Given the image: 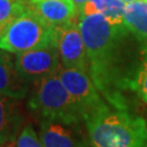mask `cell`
<instances>
[{
    "label": "cell",
    "mask_w": 147,
    "mask_h": 147,
    "mask_svg": "<svg viewBox=\"0 0 147 147\" xmlns=\"http://www.w3.org/2000/svg\"><path fill=\"white\" fill-rule=\"evenodd\" d=\"M92 147H147V122L109 106L84 121Z\"/></svg>",
    "instance_id": "obj_1"
},
{
    "label": "cell",
    "mask_w": 147,
    "mask_h": 147,
    "mask_svg": "<svg viewBox=\"0 0 147 147\" xmlns=\"http://www.w3.org/2000/svg\"><path fill=\"white\" fill-rule=\"evenodd\" d=\"M33 85V93L28 99L31 112L42 119L68 123L84 122L79 105L62 84L58 72L37 81Z\"/></svg>",
    "instance_id": "obj_2"
},
{
    "label": "cell",
    "mask_w": 147,
    "mask_h": 147,
    "mask_svg": "<svg viewBox=\"0 0 147 147\" xmlns=\"http://www.w3.org/2000/svg\"><path fill=\"white\" fill-rule=\"evenodd\" d=\"M53 42H56L55 27L49 25L31 5L0 33V50L16 55Z\"/></svg>",
    "instance_id": "obj_3"
},
{
    "label": "cell",
    "mask_w": 147,
    "mask_h": 147,
    "mask_svg": "<svg viewBox=\"0 0 147 147\" xmlns=\"http://www.w3.org/2000/svg\"><path fill=\"white\" fill-rule=\"evenodd\" d=\"M58 74L64 87L79 105L84 121L110 106L101 97L89 73L76 69L60 68Z\"/></svg>",
    "instance_id": "obj_4"
},
{
    "label": "cell",
    "mask_w": 147,
    "mask_h": 147,
    "mask_svg": "<svg viewBox=\"0 0 147 147\" xmlns=\"http://www.w3.org/2000/svg\"><path fill=\"white\" fill-rule=\"evenodd\" d=\"M60 53L57 42L46 46L16 53V67L18 72L27 83L33 84L39 80L57 73L60 70Z\"/></svg>",
    "instance_id": "obj_5"
},
{
    "label": "cell",
    "mask_w": 147,
    "mask_h": 147,
    "mask_svg": "<svg viewBox=\"0 0 147 147\" xmlns=\"http://www.w3.org/2000/svg\"><path fill=\"white\" fill-rule=\"evenodd\" d=\"M55 36L59 48L62 68L76 69L89 73V62L84 40L75 20L55 27Z\"/></svg>",
    "instance_id": "obj_6"
},
{
    "label": "cell",
    "mask_w": 147,
    "mask_h": 147,
    "mask_svg": "<svg viewBox=\"0 0 147 147\" xmlns=\"http://www.w3.org/2000/svg\"><path fill=\"white\" fill-rule=\"evenodd\" d=\"M39 137L45 147H92L85 122L68 123L42 119Z\"/></svg>",
    "instance_id": "obj_7"
},
{
    "label": "cell",
    "mask_w": 147,
    "mask_h": 147,
    "mask_svg": "<svg viewBox=\"0 0 147 147\" xmlns=\"http://www.w3.org/2000/svg\"><path fill=\"white\" fill-rule=\"evenodd\" d=\"M26 113L20 99L0 95V145L14 144L25 127Z\"/></svg>",
    "instance_id": "obj_8"
},
{
    "label": "cell",
    "mask_w": 147,
    "mask_h": 147,
    "mask_svg": "<svg viewBox=\"0 0 147 147\" xmlns=\"http://www.w3.org/2000/svg\"><path fill=\"white\" fill-rule=\"evenodd\" d=\"M30 85L18 72L10 56L5 50L0 51V95L22 99L28 94Z\"/></svg>",
    "instance_id": "obj_9"
},
{
    "label": "cell",
    "mask_w": 147,
    "mask_h": 147,
    "mask_svg": "<svg viewBox=\"0 0 147 147\" xmlns=\"http://www.w3.org/2000/svg\"><path fill=\"white\" fill-rule=\"evenodd\" d=\"M31 7L53 27L73 21L79 14L72 1L64 0H28Z\"/></svg>",
    "instance_id": "obj_10"
},
{
    "label": "cell",
    "mask_w": 147,
    "mask_h": 147,
    "mask_svg": "<svg viewBox=\"0 0 147 147\" xmlns=\"http://www.w3.org/2000/svg\"><path fill=\"white\" fill-rule=\"evenodd\" d=\"M123 25L147 46V1L136 0L126 5Z\"/></svg>",
    "instance_id": "obj_11"
},
{
    "label": "cell",
    "mask_w": 147,
    "mask_h": 147,
    "mask_svg": "<svg viewBox=\"0 0 147 147\" xmlns=\"http://www.w3.org/2000/svg\"><path fill=\"white\" fill-rule=\"evenodd\" d=\"M125 8L122 0H88L80 14L101 13L112 25H123Z\"/></svg>",
    "instance_id": "obj_12"
},
{
    "label": "cell",
    "mask_w": 147,
    "mask_h": 147,
    "mask_svg": "<svg viewBox=\"0 0 147 147\" xmlns=\"http://www.w3.org/2000/svg\"><path fill=\"white\" fill-rule=\"evenodd\" d=\"M28 7L25 0H0V33Z\"/></svg>",
    "instance_id": "obj_13"
},
{
    "label": "cell",
    "mask_w": 147,
    "mask_h": 147,
    "mask_svg": "<svg viewBox=\"0 0 147 147\" xmlns=\"http://www.w3.org/2000/svg\"><path fill=\"white\" fill-rule=\"evenodd\" d=\"M16 147H45L42 144L40 137L37 135L35 130L32 125H26L22 132L20 133L19 137L16 138Z\"/></svg>",
    "instance_id": "obj_14"
},
{
    "label": "cell",
    "mask_w": 147,
    "mask_h": 147,
    "mask_svg": "<svg viewBox=\"0 0 147 147\" xmlns=\"http://www.w3.org/2000/svg\"><path fill=\"white\" fill-rule=\"evenodd\" d=\"M136 93L137 96L147 104V48L144 53V59L141 70L138 72L136 81Z\"/></svg>",
    "instance_id": "obj_15"
},
{
    "label": "cell",
    "mask_w": 147,
    "mask_h": 147,
    "mask_svg": "<svg viewBox=\"0 0 147 147\" xmlns=\"http://www.w3.org/2000/svg\"><path fill=\"white\" fill-rule=\"evenodd\" d=\"M73 1L74 5H75V8H76V10L79 12V14L81 13V11L83 9V7L85 5V3L88 1V0H72Z\"/></svg>",
    "instance_id": "obj_16"
},
{
    "label": "cell",
    "mask_w": 147,
    "mask_h": 147,
    "mask_svg": "<svg viewBox=\"0 0 147 147\" xmlns=\"http://www.w3.org/2000/svg\"><path fill=\"white\" fill-rule=\"evenodd\" d=\"M123 2H126V3H130V2H133V1H136V0H122Z\"/></svg>",
    "instance_id": "obj_17"
},
{
    "label": "cell",
    "mask_w": 147,
    "mask_h": 147,
    "mask_svg": "<svg viewBox=\"0 0 147 147\" xmlns=\"http://www.w3.org/2000/svg\"><path fill=\"white\" fill-rule=\"evenodd\" d=\"M14 144H16V143H14ZM14 144H8V145H5V147H13V145H14ZM16 147V146H14Z\"/></svg>",
    "instance_id": "obj_18"
},
{
    "label": "cell",
    "mask_w": 147,
    "mask_h": 147,
    "mask_svg": "<svg viewBox=\"0 0 147 147\" xmlns=\"http://www.w3.org/2000/svg\"><path fill=\"white\" fill-rule=\"evenodd\" d=\"M64 1H72V0H64ZM73 2V1H72Z\"/></svg>",
    "instance_id": "obj_19"
},
{
    "label": "cell",
    "mask_w": 147,
    "mask_h": 147,
    "mask_svg": "<svg viewBox=\"0 0 147 147\" xmlns=\"http://www.w3.org/2000/svg\"><path fill=\"white\" fill-rule=\"evenodd\" d=\"M144 1H147V0H144Z\"/></svg>",
    "instance_id": "obj_20"
},
{
    "label": "cell",
    "mask_w": 147,
    "mask_h": 147,
    "mask_svg": "<svg viewBox=\"0 0 147 147\" xmlns=\"http://www.w3.org/2000/svg\"><path fill=\"white\" fill-rule=\"evenodd\" d=\"M0 146H1V145H0Z\"/></svg>",
    "instance_id": "obj_21"
}]
</instances>
